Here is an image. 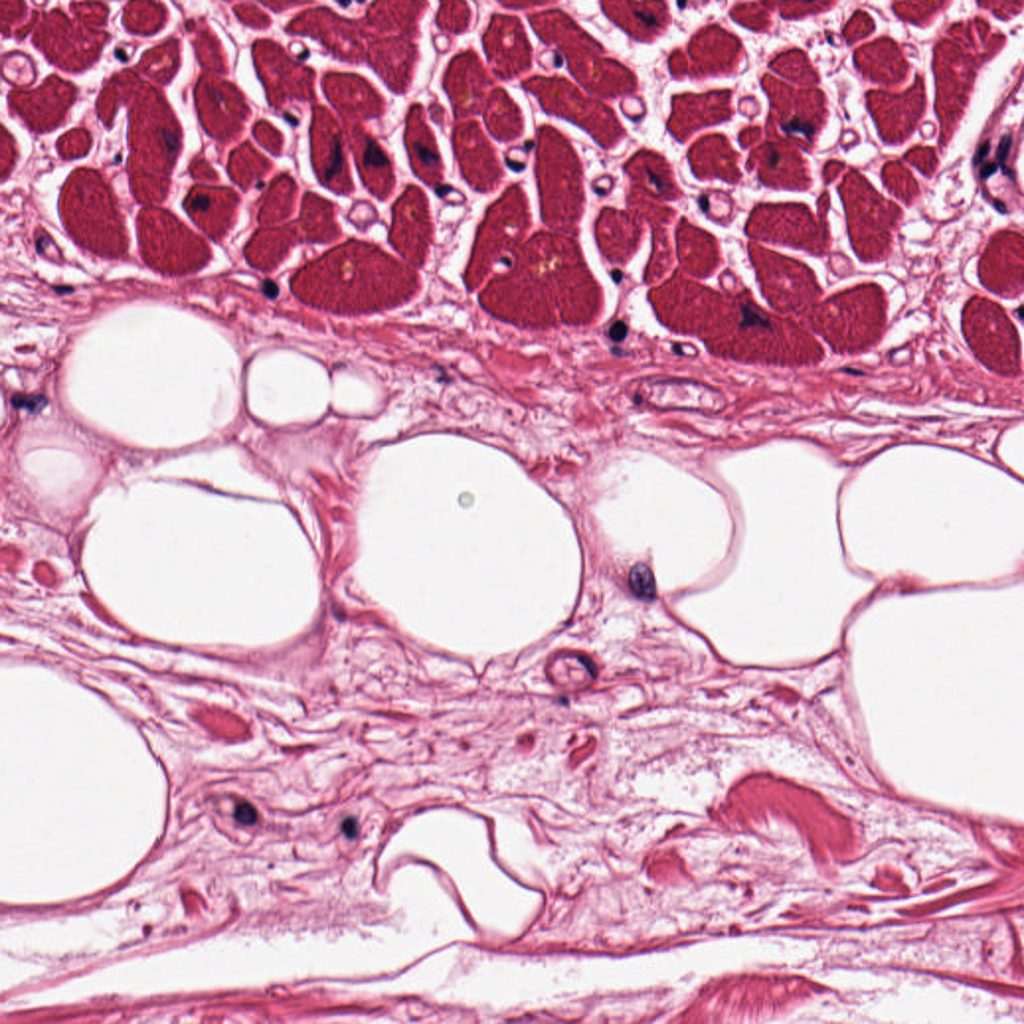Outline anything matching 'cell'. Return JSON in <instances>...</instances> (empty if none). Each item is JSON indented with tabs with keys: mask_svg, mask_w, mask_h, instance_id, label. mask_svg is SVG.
I'll use <instances>...</instances> for the list:
<instances>
[{
	"mask_svg": "<svg viewBox=\"0 0 1024 1024\" xmlns=\"http://www.w3.org/2000/svg\"><path fill=\"white\" fill-rule=\"evenodd\" d=\"M397 268L377 247L351 241L299 270L293 289L303 301L326 310L371 312L400 301Z\"/></svg>",
	"mask_w": 1024,
	"mask_h": 1024,
	"instance_id": "cell-1",
	"label": "cell"
},
{
	"mask_svg": "<svg viewBox=\"0 0 1024 1024\" xmlns=\"http://www.w3.org/2000/svg\"><path fill=\"white\" fill-rule=\"evenodd\" d=\"M539 37L556 44L566 55L571 73L590 92L601 97L634 90L635 79L619 63L601 57L600 45L566 14L549 10L529 17Z\"/></svg>",
	"mask_w": 1024,
	"mask_h": 1024,
	"instance_id": "cell-2",
	"label": "cell"
},
{
	"mask_svg": "<svg viewBox=\"0 0 1024 1024\" xmlns=\"http://www.w3.org/2000/svg\"><path fill=\"white\" fill-rule=\"evenodd\" d=\"M536 173L545 216L577 218L583 202L581 164L569 141L553 127L538 131Z\"/></svg>",
	"mask_w": 1024,
	"mask_h": 1024,
	"instance_id": "cell-3",
	"label": "cell"
},
{
	"mask_svg": "<svg viewBox=\"0 0 1024 1024\" xmlns=\"http://www.w3.org/2000/svg\"><path fill=\"white\" fill-rule=\"evenodd\" d=\"M139 240L145 261L162 273H191L210 258L203 239L164 213H145L140 217Z\"/></svg>",
	"mask_w": 1024,
	"mask_h": 1024,
	"instance_id": "cell-4",
	"label": "cell"
},
{
	"mask_svg": "<svg viewBox=\"0 0 1024 1024\" xmlns=\"http://www.w3.org/2000/svg\"><path fill=\"white\" fill-rule=\"evenodd\" d=\"M526 90L537 96L542 108L587 130L605 148L613 146L624 135L612 110L581 93L564 78L532 77L523 82Z\"/></svg>",
	"mask_w": 1024,
	"mask_h": 1024,
	"instance_id": "cell-5",
	"label": "cell"
},
{
	"mask_svg": "<svg viewBox=\"0 0 1024 1024\" xmlns=\"http://www.w3.org/2000/svg\"><path fill=\"white\" fill-rule=\"evenodd\" d=\"M252 53L269 104L275 110H281L289 101L314 99V71L295 62L278 43L258 40Z\"/></svg>",
	"mask_w": 1024,
	"mask_h": 1024,
	"instance_id": "cell-6",
	"label": "cell"
},
{
	"mask_svg": "<svg viewBox=\"0 0 1024 1024\" xmlns=\"http://www.w3.org/2000/svg\"><path fill=\"white\" fill-rule=\"evenodd\" d=\"M310 138L312 164L318 180L336 193L350 194L354 186L342 132L338 122L326 107L314 106Z\"/></svg>",
	"mask_w": 1024,
	"mask_h": 1024,
	"instance_id": "cell-7",
	"label": "cell"
},
{
	"mask_svg": "<svg viewBox=\"0 0 1024 1024\" xmlns=\"http://www.w3.org/2000/svg\"><path fill=\"white\" fill-rule=\"evenodd\" d=\"M286 30L316 39L341 60L361 63L367 57L362 24L343 18L327 7L304 11L288 24Z\"/></svg>",
	"mask_w": 1024,
	"mask_h": 1024,
	"instance_id": "cell-8",
	"label": "cell"
},
{
	"mask_svg": "<svg viewBox=\"0 0 1024 1024\" xmlns=\"http://www.w3.org/2000/svg\"><path fill=\"white\" fill-rule=\"evenodd\" d=\"M484 50L494 73L511 79L531 66V47L521 21L511 15L496 14L483 36Z\"/></svg>",
	"mask_w": 1024,
	"mask_h": 1024,
	"instance_id": "cell-9",
	"label": "cell"
},
{
	"mask_svg": "<svg viewBox=\"0 0 1024 1024\" xmlns=\"http://www.w3.org/2000/svg\"><path fill=\"white\" fill-rule=\"evenodd\" d=\"M453 144L463 177L473 189L487 192L498 186L503 170L477 122L467 121L455 127Z\"/></svg>",
	"mask_w": 1024,
	"mask_h": 1024,
	"instance_id": "cell-10",
	"label": "cell"
},
{
	"mask_svg": "<svg viewBox=\"0 0 1024 1024\" xmlns=\"http://www.w3.org/2000/svg\"><path fill=\"white\" fill-rule=\"evenodd\" d=\"M202 111L207 129L222 141L236 138L250 116L244 95L233 84L209 79L202 84Z\"/></svg>",
	"mask_w": 1024,
	"mask_h": 1024,
	"instance_id": "cell-11",
	"label": "cell"
},
{
	"mask_svg": "<svg viewBox=\"0 0 1024 1024\" xmlns=\"http://www.w3.org/2000/svg\"><path fill=\"white\" fill-rule=\"evenodd\" d=\"M492 84L476 53L466 51L450 62L444 77L457 119L479 113L485 94Z\"/></svg>",
	"mask_w": 1024,
	"mask_h": 1024,
	"instance_id": "cell-12",
	"label": "cell"
},
{
	"mask_svg": "<svg viewBox=\"0 0 1024 1024\" xmlns=\"http://www.w3.org/2000/svg\"><path fill=\"white\" fill-rule=\"evenodd\" d=\"M322 85L327 98L346 121L378 118L384 113L381 95L358 75L328 73Z\"/></svg>",
	"mask_w": 1024,
	"mask_h": 1024,
	"instance_id": "cell-13",
	"label": "cell"
},
{
	"mask_svg": "<svg viewBox=\"0 0 1024 1024\" xmlns=\"http://www.w3.org/2000/svg\"><path fill=\"white\" fill-rule=\"evenodd\" d=\"M367 57L391 90L399 94L408 90L418 57L410 38L391 36L374 40L369 44Z\"/></svg>",
	"mask_w": 1024,
	"mask_h": 1024,
	"instance_id": "cell-14",
	"label": "cell"
},
{
	"mask_svg": "<svg viewBox=\"0 0 1024 1024\" xmlns=\"http://www.w3.org/2000/svg\"><path fill=\"white\" fill-rule=\"evenodd\" d=\"M348 140L355 162L367 189L379 199H386L395 184L391 161L376 139L359 124L347 127Z\"/></svg>",
	"mask_w": 1024,
	"mask_h": 1024,
	"instance_id": "cell-15",
	"label": "cell"
},
{
	"mask_svg": "<svg viewBox=\"0 0 1024 1024\" xmlns=\"http://www.w3.org/2000/svg\"><path fill=\"white\" fill-rule=\"evenodd\" d=\"M729 90L714 91L703 95H681L673 100V115L669 121L670 131L680 141L702 126L714 124L730 117Z\"/></svg>",
	"mask_w": 1024,
	"mask_h": 1024,
	"instance_id": "cell-16",
	"label": "cell"
},
{
	"mask_svg": "<svg viewBox=\"0 0 1024 1024\" xmlns=\"http://www.w3.org/2000/svg\"><path fill=\"white\" fill-rule=\"evenodd\" d=\"M405 143L414 173L427 185L440 187L443 164L421 105L411 106L406 120Z\"/></svg>",
	"mask_w": 1024,
	"mask_h": 1024,
	"instance_id": "cell-17",
	"label": "cell"
},
{
	"mask_svg": "<svg viewBox=\"0 0 1024 1024\" xmlns=\"http://www.w3.org/2000/svg\"><path fill=\"white\" fill-rule=\"evenodd\" d=\"M689 51L693 76L703 77L731 72L739 61L741 46L733 35L711 26L692 39Z\"/></svg>",
	"mask_w": 1024,
	"mask_h": 1024,
	"instance_id": "cell-18",
	"label": "cell"
},
{
	"mask_svg": "<svg viewBox=\"0 0 1024 1024\" xmlns=\"http://www.w3.org/2000/svg\"><path fill=\"white\" fill-rule=\"evenodd\" d=\"M238 201L237 194L231 189H201L191 195L187 209L203 231L219 240L234 222Z\"/></svg>",
	"mask_w": 1024,
	"mask_h": 1024,
	"instance_id": "cell-19",
	"label": "cell"
},
{
	"mask_svg": "<svg viewBox=\"0 0 1024 1024\" xmlns=\"http://www.w3.org/2000/svg\"><path fill=\"white\" fill-rule=\"evenodd\" d=\"M603 10L633 37L651 40L667 26L669 15L664 3L605 2Z\"/></svg>",
	"mask_w": 1024,
	"mask_h": 1024,
	"instance_id": "cell-20",
	"label": "cell"
},
{
	"mask_svg": "<svg viewBox=\"0 0 1024 1024\" xmlns=\"http://www.w3.org/2000/svg\"><path fill=\"white\" fill-rule=\"evenodd\" d=\"M689 158L694 173L701 179L720 177L735 183L741 177L736 165L738 154L721 135L704 137L691 147Z\"/></svg>",
	"mask_w": 1024,
	"mask_h": 1024,
	"instance_id": "cell-21",
	"label": "cell"
},
{
	"mask_svg": "<svg viewBox=\"0 0 1024 1024\" xmlns=\"http://www.w3.org/2000/svg\"><path fill=\"white\" fill-rule=\"evenodd\" d=\"M648 395L649 401L659 407L716 411L724 404L718 391L696 382L657 381L650 385Z\"/></svg>",
	"mask_w": 1024,
	"mask_h": 1024,
	"instance_id": "cell-22",
	"label": "cell"
},
{
	"mask_svg": "<svg viewBox=\"0 0 1024 1024\" xmlns=\"http://www.w3.org/2000/svg\"><path fill=\"white\" fill-rule=\"evenodd\" d=\"M426 6L421 1L375 2L367 10L364 24L374 34L398 33L410 38L417 33Z\"/></svg>",
	"mask_w": 1024,
	"mask_h": 1024,
	"instance_id": "cell-23",
	"label": "cell"
},
{
	"mask_svg": "<svg viewBox=\"0 0 1024 1024\" xmlns=\"http://www.w3.org/2000/svg\"><path fill=\"white\" fill-rule=\"evenodd\" d=\"M427 229L426 196L419 187L410 185L394 205L391 241L395 247L404 248L408 242L421 239Z\"/></svg>",
	"mask_w": 1024,
	"mask_h": 1024,
	"instance_id": "cell-24",
	"label": "cell"
},
{
	"mask_svg": "<svg viewBox=\"0 0 1024 1024\" xmlns=\"http://www.w3.org/2000/svg\"><path fill=\"white\" fill-rule=\"evenodd\" d=\"M795 153L785 144L767 142L753 150L750 166H756L763 183L775 188L797 187L794 175Z\"/></svg>",
	"mask_w": 1024,
	"mask_h": 1024,
	"instance_id": "cell-25",
	"label": "cell"
},
{
	"mask_svg": "<svg viewBox=\"0 0 1024 1024\" xmlns=\"http://www.w3.org/2000/svg\"><path fill=\"white\" fill-rule=\"evenodd\" d=\"M625 169L637 184L657 196L675 198L680 195L670 166L658 154L647 151L638 153Z\"/></svg>",
	"mask_w": 1024,
	"mask_h": 1024,
	"instance_id": "cell-26",
	"label": "cell"
},
{
	"mask_svg": "<svg viewBox=\"0 0 1024 1024\" xmlns=\"http://www.w3.org/2000/svg\"><path fill=\"white\" fill-rule=\"evenodd\" d=\"M484 119L490 133L499 141H511L523 132L520 109L502 88L493 89L486 102Z\"/></svg>",
	"mask_w": 1024,
	"mask_h": 1024,
	"instance_id": "cell-27",
	"label": "cell"
},
{
	"mask_svg": "<svg viewBox=\"0 0 1024 1024\" xmlns=\"http://www.w3.org/2000/svg\"><path fill=\"white\" fill-rule=\"evenodd\" d=\"M335 206L317 194L308 192L302 202L300 224L311 241H330L339 234L334 220Z\"/></svg>",
	"mask_w": 1024,
	"mask_h": 1024,
	"instance_id": "cell-28",
	"label": "cell"
},
{
	"mask_svg": "<svg viewBox=\"0 0 1024 1024\" xmlns=\"http://www.w3.org/2000/svg\"><path fill=\"white\" fill-rule=\"evenodd\" d=\"M297 235L295 224L258 231L247 247L249 248L247 250L248 258L251 259L261 252V255L251 263L261 267L260 269L267 270L280 261L290 245L297 239Z\"/></svg>",
	"mask_w": 1024,
	"mask_h": 1024,
	"instance_id": "cell-29",
	"label": "cell"
},
{
	"mask_svg": "<svg viewBox=\"0 0 1024 1024\" xmlns=\"http://www.w3.org/2000/svg\"><path fill=\"white\" fill-rule=\"evenodd\" d=\"M272 163L245 142L233 151L229 160L231 178L243 189L248 190L260 182L271 170Z\"/></svg>",
	"mask_w": 1024,
	"mask_h": 1024,
	"instance_id": "cell-30",
	"label": "cell"
},
{
	"mask_svg": "<svg viewBox=\"0 0 1024 1024\" xmlns=\"http://www.w3.org/2000/svg\"><path fill=\"white\" fill-rule=\"evenodd\" d=\"M297 184L288 174H281L270 184L258 219L262 224H273L286 219L293 211Z\"/></svg>",
	"mask_w": 1024,
	"mask_h": 1024,
	"instance_id": "cell-31",
	"label": "cell"
},
{
	"mask_svg": "<svg viewBox=\"0 0 1024 1024\" xmlns=\"http://www.w3.org/2000/svg\"><path fill=\"white\" fill-rule=\"evenodd\" d=\"M470 22V9L466 2H442L437 14L438 26L452 33L465 31Z\"/></svg>",
	"mask_w": 1024,
	"mask_h": 1024,
	"instance_id": "cell-32",
	"label": "cell"
},
{
	"mask_svg": "<svg viewBox=\"0 0 1024 1024\" xmlns=\"http://www.w3.org/2000/svg\"><path fill=\"white\" fill-rule=\"evenodd\" d=\"M632 593L640 600L652 601L656 595V583L650 568L644 563L635 564L628 577Z\"/></svg>",
	"mask_w": 1024,
	"mask_h": 1024,
	"instance_id": "cell-33",
	"label": "cell"
},
{
	"mask_svg": "<svg viewBox=\"0 0 1024 1024\" xmlns=\"http://www.w3.org/2000/svg\"><path fill=\"white\" fill-rule=\"evenodd\" d=\"M253 134L257 141L269 152L275 155L281 153L283 137L272 124L265 120L258 121L253 128Z\"/></svg>",
	"mask_w": 1024,
	"mask_h": 1024,
	"instance_id": "cell-34",
	"label": "cell"
},
{
	"mask_svg": "<svg viewBox=\"0 0 1024 1024\" xmlns=\"http://www.w3.org/2000/svg\"><path fill=\"white\" fill-rule=\"evenodd\" d=\"M732 13L737 21L743 22L744 25L753 29H764L766 25H769L766 10L755 3L738 5Z\"/></svg>",
	"mask_w": 1024,
	"mask_h": 1024,
	"instance_id": "cell-35",
	"label": "cell"
},
{
	"mask_svg": "<svg viewBox=\"0 0 1024 1024\" xmlns=\"http://www.w3.org/2000/svg\"><path fill=\"white\" fill-rule=\"evenodd\" d=\"M235 13L238 18L246 25L256 28L263 29L270 25L269 16L263 12L257 6L250 3H243L235 6Z\"/></svg>",
	"mask_w": 1024,
	"mask_h": 1024,
	"instance_id": "cell-36",
	"label": "cell"
},
{
	"mask_svg": "<svg viewBox=\"0 0 1024 1024\" xmlns=\"http://www.w3.org/2000/svg\"><path fill=\"white\" fill-rule=\"evenodd\" d=\"M234 816L241 824L251 825L256 822L258 814L253 805L248 802H242L237 805Z\"/></svg>",
	"mask_w": 1024,
	"mask_h": 1024,
	"instance_id": "cell-37",
	"label": "cell"
},
{
	"mask_svg": "<svg viewBox=\"0 0 1024 1024\" xmlns=\"http://www.w3.org/2000/svg\"><path fill=\"white\" fill-rule=\"evenodd\" d=\"M375 216L373 207L367 202H358L350 213V218L355 223L370 222Z\"/></svg>",
	"mask_w": 1024,
	"mask_h": 1024,
	"instance_id": "cell-38",
	"label": "cell"
},
{
	"mask_svg": "<svg viewBox=\"0 0 1024 1024\" xmlns=\"http://www.w3.org/2000/svg\"><path fill=\"white\" fill-rule=\"evenodd\" d=\"M627 336V326L622 321L614 322L609 329V337L615 341L620 342Z\"/></svg>",
	"mask_w": 1024,
	"mask_h": 1024,
	"instance_id": "cell-39",
	"label": "cell"
},
{
	"mask_svg": "<svg viewBox=\"0 0 1024 1024\" xmlns=\"http://www.w3.org/2000/svg\"><path fill=\"white\" fill-rule=\"evenodd\" d=\"M1011 142L1012 140L1009 135L1003 136L1000 140L997 148V158L1000 161V163H1003L1005 161L1011 146Z\"/></svg>",
	"mask_w": 1024,
	"mask_h": 1024,
	"instance_id": "cell-40",
	"label": "cell"
},
{
	"mask_svg": "<svg viewBox=\"0 0 1024 1024\" xmlns=\"http://www.w3.org/2000/svg\"><path fill=\"white\" fill-rule=\"evenodd\" d=\"M342 829L348 838H354L358 832L357 820L353 817L345 819Z\"/></svg>",
	"mask_w": 1024,
	"mask_h": 1024,
	"instance_id": "cell-41",
	"label": "cell"
},
{
	"mask_svg": "<svg viewBox=\"0 0 1024 1024\" xmlns=\"http://www.w3.org/2000/svg\"><path fill=\"white\" fill-rule=\"evenodd\" d=\"M997 169H998V166L995 163H992V162L987 163L980 170V177L981 178H987L990 175H992L993 173H995Z\"/></svg>",
	"mask_w": 1024,
	"mask_h": 1024,
	"instance_id": "cell-42",
	"label": "cell"
},
{
	"mask_svg": "<svg viewBox=\"0 0 1024 1024\" xmlns=\"http://www.w3.org/2000/svg\"><path fill=\"white\" fill-rule=\"evenodd\" d=\"M759 133H760L759 129L756 128V129H749L746 132V134H742L741 135V141L743 143V146L747 145V143L750 142L751 138L757 139L759 137Z\"/></svg>",
	"mask_w": 1024,
	"mask_h": 1024,
	"instance_id": "cell-43",
	"label": "cell"
},
{
	"mask_svg": "<svg viewBox=\"0 0 1024 1024\" xmlns=\"http://www.w3.org/2000/svg\"><path fill=\"white\" fill-rule=\"evenodd\" d=\"M989 149H990V145H989V143H988V142H986L985 144H983V145H982V146H981V147H980V148L978 149V151L976 152V155H975V158H974V162H975L976 164L980 163V162H981V161H982V160L984 159V157H985V156H986V155L988 154V152H989Z\"/></svg>",
	"mask_w": 1024,
	"mask_h": 1024,
	"instance_id": "cell-44",
	"label": "cell"
},
{
	"mask_svg": "<svg viewBox=\"0 0 1024 1024\" xmlns=\"http://www.w3.org/2000/svg\"><path fill=\"white\" fill-rule=\"evenodd\" d=\"M612 277H613L614 281L618 283L622 279V272L619 271V270H614L612 272Z\"/></svg>",
	"mask_w": 1024,
	"mask_h": 1024,
	"instance_id": "cell-45",
	"label": "cell"
},
{
	"mask_svg": "<svg viewBox=\"0 0 1024 1024\" xmlns=\"http://www.w3.org/2000/svg\"><path fill=\"white\" fill-rule=\"evenodd\" d=\"M841 370L845 371L846 373L853 374V375H863L862 371H859V370H856V369L842 368Z\"/></svg>",
	"mask_w": 1024,
	"mask_h": 1024,
	"instance_id": "cell-46",
	"label": "cell"
},
{
	"mask_svg": "<svg viewBox=\"0 0 1024 1024\" xmlns=\"http://www.w3.org/2000/svg\"><path fill=\"white\" fill-rule=\"evenodd\" d=\"M1021 310H1022V307H1019V308H1018V317H1019L1020 319H1022V315H1021Z\"/></svg>",
	"mask_w": 1024,
	"mask_h": 1024,
	"instance_id": "cell-47",
	"label": "cell"
}]
</instances>
